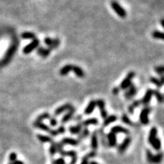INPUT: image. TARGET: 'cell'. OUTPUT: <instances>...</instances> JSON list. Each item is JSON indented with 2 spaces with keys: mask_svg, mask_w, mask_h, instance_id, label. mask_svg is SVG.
Listing matches in <instances>:
<instances>
[{
  "mask_svg": "<svg viewBox=\"0 0 164 164\" xmlns=\"http://www.w3.org/2000/svg\"><path fill=\"white\" fill-rule=\"evenodd\" d=\"M151 109H152V108L150 106H146L142 109L140 113V121L141 124L144 125H147L149 124L148 115L150 111H151Z\"/></svg>",
  "mask_w": 164,
  "mask_h": 164,
  "instance_id": "6da1fadb",
  "label": "cell"
},
{
  "mask_svg": "<svg viewBox=\"0 0 164 164\" xmlns=\"http://www.w3.org/2000/svg\"><path fill=\"white\" fill-rule=\"evenodd\" d=\"M135 76V73L134 72V71H130L129 73H128V74L126 75L125 79L123 80V81H122V83L120 84L119 89H121V90H126V89L131 85V80H132V78H134Z\"/></svg>",
  "mask_w": 164,
  "mask_h": 164,
  "instance_id": "7a4b0ae2",
  "label": "cell"
},
{
  "mask_svg": "<svg viewBox=\"0 0 164 164\" xmlns=\"http://www.w3.org/2000/svg\"><path fill=\"white\" fill-rule=\"evenodd\" d=\"M111 6H112V9L114 10V12H116V14L122 18H124L126 17V12L121 5H119V2H117L116 1H112L111 2Z\"/></svg>",
  "mask_w": 164,
  "mask_h": 164,
  "instance_id": "3957f363",
  "label": "cell"
},
{
  "mask_svg": "<svg viewBox=\"0 0 164 164\" xmlns=\"http://www.w3.org/2000/svg\"><path fill=\"white\" fill-rule=\"evenodd\" d=\"M39 44H40V40L38 39H34L33 40V41L30 43L29 44L26 46L25 47H24L23 49V52L24 54H29L31 52H32L34 50H36L37 47H39Z\"/></svg>",
  "mask_w": 164,
  "mask_h": 164,
  "instance_id": "277c9868",
  "label": "cell"
},
{
  "mask_svg": "<svg viewBox=\"0 0 164 164\" xmlns=\"http://www.w3.org/2000/svg\"><path fill=\"white\" fill-rule=\"evenodd\" d=\"M44 43L48 47L49 50L52 51V50H55V49H56L59 47L60 41H59V40L58 38L52 39L50 38V37H46L44 39Z\"/></svg>",
  "mask_w": 164,
  "mask_h": 164,
  "instance_id": "5b68a950",
  "label": "cell"
},
{
  "mask_svg": "<svg viewBox=\"0 0 164 164\" xmlns=\"http://www.w3.org/2000/svg\"><path fill=\"white\" fill-rule=\"evenodd\" d=\"M131 142V138L128 136L126 137L124 139V141L119 144V147H118V150H119V154H123V153L125 152V150H127V148L129 147Z\"/></svg>",
  "mask_w": 164,
  "mask_h": 164,
  "instance_id": "8992f818",
  "label": "cell"
},
{
  "mask_svg": "<svg viewBox=\"0 0 164 164\" xmlns=\"http://www.w3.org/2000/svg\"><path fill=\"white\" fill-rule=\"evenodd\" d=\"M127 89H128V90H127V91H125V93L124 94L125 97L127 100H130V99H131L132 97H134L136 95L137 88L134 84L131 83V85H130Z\"/></svg>",
  "mask_w": 164,
  "mask_h": 164,
  "instance_id": "52a82bcc",
  "label": "cell"
},
{
  "mask_svg": "<svg viewBox=\"0 0 164 164\" xmlns=\"http://www.w3.org/2000/svg\"><path fill=\"white\" fill-rule=\"evenodd\" d=\"M107 139V144L109 145V147H114L117 145V138L116 135L112 132H109L106 135Z\"/></svg>",
  "mask_w": 164,
  "mask_h": 164,
  "instance_id": "ba28073f",
  "label": "cell"
},
{
  "mask_svg": "<svg viewBox=\"0 0 164 164\" xmlns=\"http://www.w3.org/2000/svg\"><path fill=\"white\" fill-rule=\"evenodd\" d=\"M96 105L99 107L100 112V116L102 119H106L107 117V112L105 108V102L103 100H96Z\"/></svg>",
  "mask_w": 164,
  "mask_h": 164,
  "instance_id": "9c48e42d",
  "label": "cell"
},
{
  "mask_svg": "<svg viewBox=\"0 0 164 164\" xmlns=\"http://www.w3.org/2000/svg\"><path fill=\"white\" fill-rule=\"evenodd\" d=\"M75 111H76V109H75V108H74V107H72L71 109H70L69 110H68L67 112H66V114L63 117H62V120H61V122H62V124L67 123L68 122L70 121L71 119H73V117H74V113H75Z\"/></svg>",
  "mask_w": 164,
  "mask_h": 164,
  "instance_id": "30bf717a",
  "label": "cell"
},
{
  "mask_svg": "<svg viewBox=\"0 0 164 164\" xmlns=\"http://www.w3.org/2000/svg\"><path fill=\"white\" fill-rule=\"evenodd\" d=\"M90 147L93 149V151L98 149V135L97 131H94L91 135V138H90Z\"/></svg>",
  "mask_w": 164,
  "mask_h": 164,
  "instance_id": "8fae6325",
  "label": "cell"
},
{
  "mask_svg": "<svg viewBox=\"0 0 164 164\" xmlns=\"http://www.w3.org/2000/svg\"><path fill=\"white\" fill-rule=\"evenodd\" d=\"M72 107L73 106L71 105V104H69V103H68V104H65L64 105H62L61 106L58 107L57 109H55V112H54V116H59L60 114H62V112L69 110V109H71Z\"/></svg>",
  "mask_w": 164,
  "mask_h": 164,
  "instance_id": "7c38bea8",
  "label": "cell"
},
{
  "mask_svg": "<svg viewBox=\"0 0 164 164\" xmlns=\"http://www.w3.org/2000/svg\"><path fill=\"white\" fill-rule=\"evenodd\" d=\"M153 96V90L152 89H148V90L146 91L144 96L143 99L141 100V104H143L144 106H147L150 103V100L152 98Z\"/></svg>",
  "mask_w": 164,
  "mask_h": 164,
  "instance_id": "4fadbf2b",
  "label": "cell"
},
{
  "mask_svg": "<svg viewBox=\"0 0 164 164\" xmlns=\"http://www.w3.org/2000/svg\"><path fill=\"white\" fill-rule=\"evenodd\" d=\"M111 132L114 134H118V133H122V134H125V135H129L130 131H128L127 128H124L122 126L120 125H116V126H113L112 128H111Z\"/></svg>",
  "mask_w": 164,
  "mask_h": 164,
  "instance_id": "5bb4252c",
  "label": "cell"
},
{
  "mask_svg": "<svg viewBox=\"0 0 164 164\" xmlns=\"http://www.w3.org/2000/svg\"><path fill=\"white\" fill-rule=\"evenodd\" d=\"M83 128V125L81 124V122H78L76 125H71L69 127V132L71 134V135H77L80 133Z\"/></svg>",
  "mask_w": 164,
  "mask_h": 164,
  "instance_id": "9a60e30c",
  "label": "cell"
},
{
  "mask_svg": "<svg viewBox=\"0 0 164 164\" xmlns=\"http://www.w3.org/2000/svg\"><path fill=\"white\" fill-rule=\"evenodd\" d=\"M61 142H62L63 145L69 144V145H71V146H74V147L78 146V144H79V141H78L77 139H74V138H62V140L61 141Z\"/></svg>",
  "mask_w": 164,
  "mask_h": 164,
  "instance_id": "2e32d148",
  "label": "cell"
},
{
  "mask_svg": "<svg viewBox=\"0 0 164 164\" xmlns=\"http://www.w3.org/2000/svg\"><path fill=\"white\" fill-rule=\"evenodd\" d=\"M66 157H71V163L70 164H76L78 161V154L75 150H69L66 151Z\"/></svg>",
  "mask_w": 164,
  "mask_h": 164,
  "instance_id": "e0dca14e",
  "label": "cell"
},
{
  "mask_svg": "<svg viewBox=\"0 0 164 164\" xmlns=\"http://www.w3.org/2000/svg\"><path fill=\"white\" fill-rule=\"evenodd\" d=\"M34 127H35L36 128H38V129L42 130V131H47V132H50V128L47 125L44 124L42 122H36L35 121L33 124Z\"/></svg>",
  "mask_w": 164,
  "mask_h": 164,
  "instance_id": "ac0fdd59",
  "label": "cell"
},
{
  "mask_svg": "<svg viewBox=\"0 0 164 164\" xmlns=\"http://www.w3.org/2000/svg\"><path fill=\"white\" fill-rule=\"evenodd\" d=\"M96 100H90L89 104L87 105V106L86 107V109H85V114L86 115H90L91 114L92 112L94 111L96 107Z\"/></svg>",
  "mask_w": 164,
  "mask_h": 164,
  "instance_id": "d6986e66",
  "label": "cell"
},
{
  "mask_svg": "<svg viewBox=\"0 0 164 164\" xmlns=\"http://www.w3.org/2000/svg\"><path fill=\"white\" fill-rule=\"evenodd\" d=\"M51 52V50H49L48 48H44V47H39L37 49V53L40 56L43 58H47V56H49V55Z\"/></svg>",
  "mask_w": 164,
  "mask_h": 164,
  "instance_id": "ffe728a7",
  "label": "cell"
},
{
  "mask_svg": "<svg viewBox=\"0 0 164 164\" xmlns=\"http://www.w3.org/2000/svg\"><path fill=\"white\" fill-rule=\"evenodd\" d=\"M98 123H99L98 119H96V118H91V119H86V120H85V121L81 122L82 125L85 126V127L89 125H98Z\"/></svg>",
  "mask_w": 164,
  "mask_h": 164,
  "instance_id": "44dd1931",
  "label": "cell"
},
{
  "mask_svg": "<svg viewBox=\"0 0 164 164\" xmlns=\"http://www.w3.org/2000/svg\"><path fill=\"white\" fill-rule=\"evenodd\" d=\"M117 119H118L117 116H116V115H111V116H109V117L106 118L105 120H104V122H103V126L106 127V126H108L109 125L112 124V123H113L114 122H116Z\"/></svg>",
  "mask_w": 164,
  "mask_h": 164,
  "instance_id": "7402d4cb",
  "label": "cell"
},
{
  "mask_svg": "<svg viewBox=\"0 0 164 164\" xmlns=\"http://www.w3.org/2000/svg\"><path fill=\"white\" fill-rule=\"evenodd\" d=\"M72 71H74L75 75H76L77 77H78V78H84V77H85V71H84L83 69H81V67H79V66H74V65H73Z\"/></svg>",
  "mask_w": 164,
  "mask_h": 164,
  "instance_id": "603a6c76",
  "label": "cell"
},
{
  "mask_svg": "<svg viewBox=\"0 0 164 164\" xmlns=\"http://www.w3.org/2000/svg\"><path fill=\"white\" fill-rule=\"evenodd\" d=\"M72 68L73 65H66V66H65L64 67H62V69H60L59 74H60L61 76H66V75H67L70 71H72Z\"/></svg>",
  "mask_w": 164,
  "mask_h": 164,
  "instance_id": "cb8c5ba5",
  "label": "cell"
},
{
  "mask_svg": "<svg viewBox=\"0 0 164 164\" xmlns=\"http://www.w3.org/2000/svg\"><path fill=\"white\" fill-rule=\"evenodd\" d=\"M90 135V131L87 128H85L83 130H81V131L78 135V139L77 140L78 141H81L85 138H87Z\"/></svg>",
  "mask_w": 164,
  "mask_h": 164,
  "instance_id": "d4e9b609",
  "label": "cell"
},
{
  "mask_svg": "<svg viewBox=\"0 0 164 164\" xmlns=\"http://www.w3.org/2000/svg\"><path fill=\"white\" fill-rule=\"evenodd\" d=\"M157 128L156 127H153L150 131V134H149V137H148V141L150 143V144H151L153 141L155 140V138H157Z\"/></svg>",
  "mask_w": 164,
  "mask_h": 164,
  "instance_id": "484cf974",
  "label": "cell"
},
{
  "mask_svg": "<svg viewBox=\"0 0 164 164\" xmlns=\"http://www.w3.org/2000/svg\"><path fill=\"white\" fill-rule=\"evenodd\" d=\"M36 138L41 143H52L53 141V139L51 137L47 136V135H37Z\"/></svg>",
  "mask_w": 164,
  "mask_h": 164,
  "instance_id": "4316f807",
  "label": "cell"
},
{
  "mask_svg": "<svg viewBox=\"0 0 164 164\" xmlns=\"http://www.w3.org/2000/svg\"><path fill=\"white\" fill-rule=\"evenodd\" d=\"M64 145L62 144L61 141H59L56 143V148H57V153L60 154L62 157H66V150H64Z\"/></svg>",
  "mask_w": 164,
  "mask_h": 164,
  "instance_id": "83f0119b",
  "label": "cell"
},
{
  "mask_svg": "<svg viewBox=\"0 0 164 164\" xmlns=\"http://www.w3.org/2000/svg\"><path fill=\"white\" fill-rule=\"evenodd\" d=\"M141 104V100H135V101H134L133 104H131V105L128 106V112H129L130 114H133L134 112H135V108L139 106Z\"/></svg>",
  "mask_w": 164,
  "mask_h": 164,
  "instance_id": "f1b7e54d",
  "label": "cell"
},
{
  "mask_svg": "<svg viewBox=\"0 0 164 164\" xmlns=\"http://www.w3.org/2000/svg\"><path fill=\"white\" fill-rule=\"evenodd\" d=\"M21 38L24 40H34L36 39V35L32 32H24L21 34Z\"/></svg>",
  "mask_w": 164,
  "mask_h": 164,
  "instance_id": "f546056e",
  "label": "cell"
},
{
  "mask_svg": "<svg viewBox=\"0 0 164 164\" xmlns=\"http://www.w3.org/2000/svg\"><path fill=\"white\" fill-rule=\"evenodd\" d=\"M163 158V153H161V152L157 153L156 155H154V158H153L152 163L160 164L161 162H162Z\"/></svg>",
  "mask_w": 164,
  "mask_h": 164,
  "instance_id": "4dcf8cb0",
  "label": "cell"
},
{
  "mask_svg": "<svg viewBox=\"0 0 164 164\" xmlns=\"http://www.w3.org/2000/svg\"><path fill=\"white\" fill-rule=\"evenodd\" d=\"M99 134H100V139H101V143H102L103 146L104 147H107V139H106V135H105V132L103 130V128H100L99 130Z\"/></svg>",
  "mask_w": 164,
  "mask_h": 164,
  "instance_id": "1f68e13d",
  "label": "cell"
},
{
  "mask_svg": "<svg viewBox=\"0 0 164 164\" xmlns=\"http://www.w3.org/2000/svg\"><path fill=\"white\" fill-rule=\"evenodd\" d=\"M153 95L156 97V99L160 104H162L163 102V94L158 90H153Z\"/></svg>",
  "mask_w": 164,
  "mask_h": 164,
  "instance_id": "d6a6232c",
  "label": "cell"
},
{
  "mask_svg": "<svg viewBox=\"0 0 164 164\" xmlns=\"http://www.w3.org/2000/svg\"><path fill=\"white\" fill-rule=\"evenodd\" d=\"M150 145H151V146L154 147V150H157V151L160 150V148H161V141H160V138H156L155 140H154V141L151 143V144H150Z\"/></svg>",
  "mask_w": 164,
  "mask_h": 164,
  "instance_id": "836d02e7",
  "label": "cell"
},
{
  "mask_svg": "<svg viewBox=\"0 0 164 164\" xmlns=\"http://www.w3.org/2000/svg\"><path fill=\"white\" fill-rule=\"evenodd\" d=\"M49 152H50L51 156H55L57 154V148H56V142L52 141L50 145V147L49 149Z\"/></svg>",
  "mask_w": 164,
  "mask_h": 164,
  "instance_id": "e575fe53",
  "label": "cell"
},
{
  "mask_svg": "<svg viewBox=\"0 0 164 164\" xmlns=\"http://www.w3.org/2000/svg\"><path fill=\"white\" fill-rule=\"evenodd\" d=\"M50 118V114L49 112H44V113H42L40 114L38 117L36 118V119L35 121L36 122H43V120H45V119H48Z\"/></svg>",
  "mask_w": 164,
  "mask_h": 164,
  "instance_id": "d590c367",
  "label": "cell"
},
{
  "mask_svg": "<svg viewBox=\"0 0 164 164\" xmlns=\"http://www.w3.org/2000/svg\"><path fill=\"white\" fill-rule=\"evenodd\" d=\"M150 82H152L153 84H154L157 87H162L163 85V84L160 81V80L155 78V77H151V78H150Z\"/></svg>",
  "mask_w": 164,
  "mask_h": 164,
  "instance_id": "8d00e7d4",
  "label": "cell"
},
{
  "mask_svg": "<svg viewBox=\"0 0 164 164\" xmlns=\"http://www.w3.org/2000/svg\"><path fill=\"white\" fill-rule=\"evenodd\" d=\"M152 36L154 39H160V40H163V34L160 31H154L152 33Z\"/></svg>",
  "mask_w": 164,
  "mask_h": 164,
  "instance_id": "74e56055",
  "label": "cell"
},
{
  "mask_svg": "<svg viewBox=\"0 0 164 164\" xmlns=\"http://www.w3.org/2000/svg\"><path fill=\"white\" fill-rule=\"evenodd\" d=\"M122 120L123 122L126 125H133V122H131V119L128 118V116L126 114H123L122 116Z\"/></svg>",
  "mask_w": 164,
  "mask_h": 164,
  "instance_id": "f35d334b",
  "label": "cell"
},
{
  "mask_svg": "<svg viewBox=\"0 0 164 164\" xmlns=\"http://www.w3.org/2000/svg\"><path fill=\"white\" fill-rule=\"evenodd\" d=\"M146 157H147V160L148 161L149 163H153V158H154V154L150 151V150H147L146 152Z\"/></svg>",
  "mask_w": 164,
  "mask_h": 164,
  "instance_id": "ab89813d",
  "label": "cell"
},
{
  "mask_svg": "<svg viewBox=\"0 0 164 164\" xmlns=\"http://www.w3.org/2000/svg\"><path fill=\"white\" fill-rule=\"evenodd\" d=\"M155 71L157 72V74H160V75H163V71H164V67L163 66H156L155 69H154Z\"/></svg>",
  "mask_w": 164,
  "mask_h": 164,
  "instance_id": "60d3db41",
  "label": "cell"
},
{
  "mask_svg": "<svg viewBox=\"0 0 164 164\" xmlns=\"http://www.w3.org/2000/svg\"><path fill=\"white\" fill-rule=\"evenodd\" d=\"M96 155H97V154H96V151H90V152H89L88 154H87L86 155L84 156L83 158H85V159H87L89 160V159H90V158H93V157H95Z\"/></svg>",
  "mask_w": 164,
  "mask_h": 164,
  "instance_id": "b9f144b4",
  "label": "cell"
},
{
  "mask_svg": "<svg viewBox=\"0 0 164 164\" xmlns=\"http://www.w3.org/2000/svg\"><path fill=\"white\" fill-rule=\"evenodd\" d=\"M15 160H17V154L15 152L11 153L10 155H9V161H10V163H13Z\"/></svg>",
  "mask_w": 164,
  "mask_h": 164,
  "instance_id": "7bdbcfd3",
  "label": "cell"
},
{
  "mask_svg": "<svg viewBox=\"0 0 164 164\" xmlns=\"http://www.w3.org/2000/svg\"><path fill=\"white\" fill-rule=\"evenodd\" d=\"M50 124L52 127H55V126H56L58 125V120L55 117H50Z\"/></svg>",
  "mask_w": 164,
  "mask_h": 164,
  "instance_id": "ee69618b",
  "label": "cell"
},
{
  "mask_svg": "<svg viewBox=\"0 0 164 164\" xmlns=\"http://www.w3.org/2000/svg\"><path fill=\"white\" fill-rule=\"evenodd\" d=\"M54 162V163L55 164H66V160H65V159L63 158V157H59V158H58V159L55 160H52Z\"/></svg>",
  "mask_w": 164,
  "mask_h": 164,
  "instance_id": "f6af8a7d",
  "label": "cell"
},
{
  "mask_svg": "<svg viewBox=\"0 0 164 164\" xmlns=\"http://www.w3.org/2000/svg\"><path fill=\"white\" fill-rule=\"evenodd\" d=\"M57 131L59 135H62V134H64L66 132V128H65V126L63 125H61L59 126V128H57Z\"/></svg>",
  "mask_w": 164,
  "mask_h": 164,
  "instance_id": "bcb514c9",
  "label": "cell"
},
{
  "mask_svg": "<svg viewBox=\"0 0 164 164\" xmlns=\"http://www.w3.org/2000/svg\"><path fill=\"white\" fill-rule=\"evenodd\" d=\"M49 133H50V135L52 137H55V136H58V135H59V133H58V131L56 129H50V131Z\"/></svg>",
  "mask_w": 164,
  "mask_h": 164,
  "instance_id": "7dc6e473",
  "label": "cell"
},
{
  "mask_svg": "<svg viewBox=\"0 0 164 164\" xmlns=\"http://www.w3.org/2000/svg\"><path fill=\"white\" fill-rule=\"evenodd\" d=\"M82 119V116L81 115H78V116H76V117H73V120L75 122H81V120Z\"/></svg>",
  "mask_w": 164,
  "mask_h": 164,
  "instance_id": "c3c4849f",
  "label": "cell"
},
{
  "mask_svg": "<svg viewBox=\"0 0 164 164\" xmlns=\"http://www.w3.org/2000/svg\"><path fill=\"white\" fill-rule=\"evenodd\" d=\"M119 90H120V89H119V87H114L113 89H112V93L114 94V95H117L118 93H119Z\"/></svg>",
  "mask_w": 164,
  "mask_h": 164,
  "instance_id": "681fc988",
  "label": "cell"
},
{
  "mask_svg": "<svg viewBox=\"0 0 164 164\" xmlns=\"http://www.w3.org/2000/svg\"><path fill=\"white\" fill-rule=\"evenodd\" d=\"M81 164H89V161H88V160L83 158L82 161L81 162Z\"/></svg>",
  "mask_w": 164,
  "mask_h": 164,
  "instance_id": "f907efd6",
  "label": "cell"
},
{
  "mask_svg": "<svg viewBox=\"0 0 164 164\" xmlns=\"http://www.w3.org/2000/svg\"><path fill=\"white\" fill-rule=\"evenodd\" d=\"M13 164H24V163L21 160H15L14 163H13Z\"/></svg>",
  "mask_w": 164,
  "mask_h": 164,
  "instance_id": "816d5d0a",
  "label": "cell"
},
{
  "mask_svg": "<svg viewBox=\"0 0 164 164\" xmlns=\"http://www.w3.org/2000/svg\"><path fill=\"white\" fill-rule=\"evenodd\" d=\"M161 26H162L163 28L164 27V19L163 18H162V19H161Z\"/></svg>",
  "mask_w": 164,
  "mask_h": 164,
  "instance_id": "f5cc1de1",
  "label": "cell"
},
{
  "mask_svg": "<svg viewBox=\"0 0 164 164\" xmlns=\"http://www.w3.org/2000/svg\"><path fill=\"white\" fill-rule=\"evenodd\" d=\"M89 164H99L98 163L95 162V161H90V162H89Z\"/></svg>",
  "mask_w": 164,
  "mask_h": 164,
  "instance_id": "db71d44e",
  "label": "cell"
},
{
  "mask_svg": "<svg viewBox=\"0 0 164 164\" xmlns=\"http://www.w3.org/2000/svg\"><path fill=\"white\" fill-rule=\"evenodd\" d=\"M52 164H55V163H54V162H53V161H52Z\"/></svg>",
  "mask_w": 164,
  "mask_h": 164,
  "instance_id": "11a10c76",
  "label": "cell"
},
{
  "mask_svg": "<svg viewBox=\"0 0 164 164\" xmlns=\"http://www.w3.org/2000/svg\"><path fill=\"white\" fill-rule=\"evenodd\" d=\"M9 164H13V163H9Z\"/></svg>",
  "mask_w": 164,
  "mask_h": 164,
  "instance_id": "9f6ffc18",
  "label": "cell"
}]
</instances>
